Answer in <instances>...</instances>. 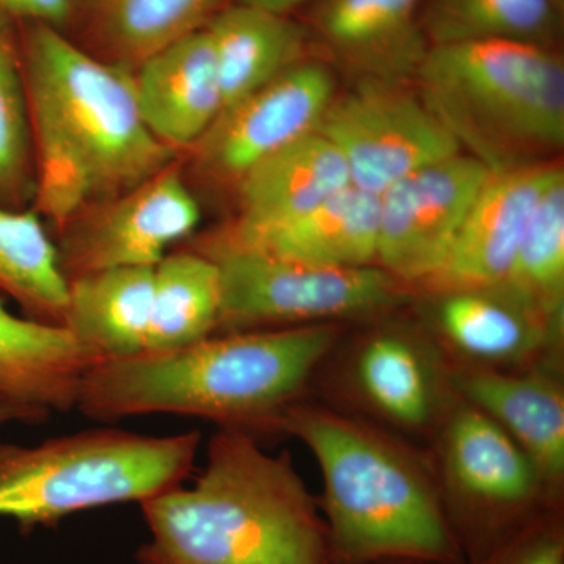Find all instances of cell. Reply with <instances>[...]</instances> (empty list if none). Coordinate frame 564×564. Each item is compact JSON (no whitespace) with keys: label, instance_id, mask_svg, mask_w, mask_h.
Masks as SVG:
<instances>
[{"label":"cell","instance_id":"obj_1","mask_svg":"<svg viewBox=\"0 0 564 564\" xmlns=\"http://www.w3.org/2000/svg\"><path fill=\"white\" fill-rule=\"evenodd\" d=\"M17 29L35 151L32 209L50 231L180 161L141 117L132 70L46 25Z\"/></svg>","mask_w":564,"mask_h":564},{"label":"cell","instance_id":"obj_2","mask_svg":"<svg viewBox=\"0 0 564 564\" xmlns=\"http://www.w3.org/2000/svg\"><path fill=\"white\" fill-rule=\"evenodd\" d=\"M339 332L332 323L212 334L174 350L102 359L76 408L96 422L148 414L202 417L221 429L276 430Z\"/></svg>","mask_w":564,"mask_h":564},{"label":"cell","instance_id":"obj_3","mask_svg":"<svg viewBox=\"0 0 564 564\" xmlns=\"http://www.w3.org/2000/svg\"><path fill=\"white\" fill-rule=\"evenodd\" d=\"M150 540L139 564H333L321 507L289 455L220 429L191 488L140 503Z\"/></svg>","mask_w":564,"mask_h":564},{"label":"cell","instance_id":"obj_4","mask_svg":"<svg viewBox=\"0 0 564 564\" xmlns=\"http://www.w3.org/2000/svg\"><path fill=\"white\" fill-rule=\"evenodd\" d=\"M276 430L302 441L321 467L333 564H466L443 494L402 445L347 415L296 402Z\"/></svg>","mask_w":564,"mask_h":564},{"label":"cell","instance_id":"obj_5","mask_svg":"<svg viewBox=\"0 0 564 564\" xmlns=\"http://www.w3.org/2000/svg\"><path fill=\"white\" fill-rule=\"evenodd\" d=\"M419 95L489 172L547 162L564 144V65L554 47L511 40L430 46Z\"/></svg>","mask_w":564,"mask_h":564},{"label":"cell","instance_id":"obj_6","mask_svg":"<svg viewBox=\"0 0 564 564\" xmlns=\"http://www.w3.org/2000/svg\"><path fill=\"white\" fill-rule=\"evenodd\" d=\"M199 444L198 432L147 436L117 429L39 445L2 443L0 518L33 529L93 508L144 502L184 484Z\"/></svg>","mask_w":564,"mask_h":564},{"label":"cell","instance_id":"obj_7","mask_svg":"<svg viewBox=\"0 0 564 564\" xmlns=\"http://www.w3.org/2000/svg\"><path fill=\"white\" fill-rule=\"evenodd\" d=\"M184 247L217 263L221 307L215 334L318 325L380 314L406 300L403 282L377 265L334 267L202 242Z\"/></svg>","mask_w":564,"mask_h":564},{"label":"cell","instance_id":"obj_8","mask_svg":"<svg viewBox=\"0 0 564 564\" xmlns=\"http://www.w3.org/2000/svg\"><path fill=\"white\" fill-rule=\"evenodd\" d=\"M444 466L452 491L445 511L466 564L484 558L549 511L538 507L545 485L530 456L473 404L448 421Z\"/></svg>","mask_w":564,"mask_h":564},{"label":"cell","instance_id":"obj_9","mask_svg":"<svg viewBox=\"0 0 564 564\" xmlns=\"http://www.w3.org/2000/svg\"><path fill=\"white\" fill-rule=\"evenodd\" d=\"M406 80L359 77L336 93L315 131L343 154L351 185L381 195L408 174L462 152Z\"/></svg>","mask_w":564,"mask_h":564},{"label":"cell","instance_id":"obj_10","mask_svg":"<svg viewBox=\"0 0 564 564\" xmlns=\"http://www.w3.org/2000/svg\"><path fill=\"white\" fill-rule=\"evenodd\" d=\"M337 93L326 63L304 61L221 111L181 155L185 180L207 191H232L258 163L314 132Z\"/></svg>","mask_w":564,"mask_h":564},{"label":"cell","instance_id":"obj_11","mask_svg":"<svg viewBox=\"0 0 564 564\" xmlns=\"http://www.w3.org/2000/svg\"><path fill=\"white\" fill-rule=\"evenodd\" d=\"M199 221L202 204L177 161L132 191L77 212L51 234L69 281L102 270L155 267L195 236Z\"/></svg>","mask_w":564,"mask_h":564},{"label":"cell","instance_id":"obj_12","mask_svg":"<svg viewBox=\"0 0 564 564\" xmlns=\"http://www.w3.org/2000/svg\"><path fill=\"white\" fill-rule=\"evenodd\" d=\"M489 173L462 151L381 193L375 265L404 285H425L447 259Z\"/></svg>","mask_w":564,"mask_h":564},{"label":"cell","instance_id":"obj_13","mask_svg":"<svg viewBox=\"0 0 564 564\" xmlns=\"http://www.w3.org/2000/svg\"><path fill=\"white\" fill-rule=\"evenodd\" d=\"M558 163L489 173L440 272L433 292L496 291L507 281L527 225Z\"/></svg>","mask_w":564,"mask_h":564},{"label":"cell","instance_id":"obj_14","mask_svg":"<svg viewBox=\"0 0 564 564\" xmlns=\"http://www.w3.org/2000/svg\"><path fill=\"white\" fill-rule=\"evenodd\" d=\"M132 77L148 129L180 159L203 139L225 107L217 55L206 28L144 58Z\"/></svg>","mask_w":564,"mask_h":564},{"label":"cell","instance_id":"obj_15","mask_svg":"<svg viewBox=\"0 0 564 564\" xmlns=\"http://www.w3.org/2000/svg\"><path fill=\"white\" fill-rule=\"evenodd\" d=\"M351 185L347 163L332 141L307 133L250 170L237 185V215L214 229L226 239H247L302 217Z\"/></svg>","mask_w":564,"mask_h":564},{"label":"cell","instance_id":"obj_16","mask_svg":"<svg viewBox=\"0 0 564 564\" xmlns=\"http://www.w3.org/2000/svg\"><path fill=\"white\" fill-rule=\"evenodd\" d=\"M423 0H318L313 32L356 76L408 80L429 51Z\"/></svg>","mask_w":564,"mask_h":564},{"label":"cell","instance_id":"obj_17","mask_svg":"<svg viewBox=\"0 0 564 564\" xmlns=\"http://www.w3.org/2000/svg\"><path fill=\"white\" fill-rule=\"evenodd\" d=\"M96 362L65 326L13 314L0 296V402L65 413Z\"/></svg>","mask_w":564,"mask_h":564},{"label":"cell","instance_id":"obj_18","mask_svg":"<svg viewBox=\"0 0 564 564\" xmlns=\"http://www.w3.org/2000/svg\"><path fill=\"white\" fill-rule=\"evenodd\" d=\"M380 195L348 185L295 220L247 239L215 232L202 242L261 251L278 258L322 265L367 267L377 262Z\"/></svg>","mask_w":564,"mask_h":564},{"label":"cell","instance_id":"obj_19","mask_svg":"<svg viewBox=\"0 0 564 564\" xmlns=\"http://www.w3.org/2000/svg\"><path fill=\"white\" fill-rule=\"evenodd\" d=\"M464 399L491 417L530 456L544 485L564 470V395L545 373L477 367L456 375Z\"/></svg>","mask_w":564,"mask_h":564},{"label":"cell","instance_id":"obj_20","mask_svg":"<svg viewBox=\"0 0 564 564\" xmlns=\"http://www.w3.org/2000/svg\"><path fill=\"white\" fill-rule=\"evenodd\" d=\"M154 267H122L68 281L65 326L99 361L147 348Z\"/></svg>","mask_w":564,"mask_h":564},{"label":"cell","instance_id":"obj_21","mask_svg":"<svg viewBox=\"0 0 564 564\" xmlns=\"http://www.w3.org/2000/svg\"><path fill=\"white\" fill-rule=\"evenodd\" d=\"M228 109L306 58L310 31L291 14L236 2L206 24Z\"/></svg>","mask_w":564,"mask_h":564},{"label":"cell","instance_id":"obj_22","mask_svg":"<svg viewBox=\"0 0 564 564\" xmlns=\"http://www.w3.org/2000/svg\"><path fill=\"white\" fill-rule=\"evenodd\" d=\"M223 0H87L80 21L85 47L104 62L133 70L174 41L202 31Z\"/></svg>","mask_w":564,"mask_h":564},{"label":"cell","instance_id":"obj_23","mask_svg":"<svg viewBox=\"0 0 564 564\" xmlns=\"http://www.w3.org/2000/svg\"><path fill=\"white\" fill-rule=\"evenodd\" d=\"M437 325L456 351L474 361L511 364L554 339L543 323L500 291L440 293Z\"/></svg>","mask_w":564,"mask_h":564},{"label":"cell","instance_id":"obj_24","mask_svg":"<svg viewBox=\"0 0 564 564\" xmlns=\"http://www.w3.org/2000/svg\"><path fill=\"white\" fill-rule=\"evenodd\" d=\"M221 280L217 263L180 245L154 267V295L147 348L174 350L217 332Z\"/></svg>","mask_w":564,"mask_h":564},{"label":"cell","instance_id":"obj_25","mask_svg":"<svg viewBox=\"0 0 564 564\" xmlns=\"http://www.w3.org/2000/svg\"><path fill=\"white\" fill-rule=\"evenodd\" d=\"M0 295L46 325L65 323L68 281L46 223L33 209L0 207Z\"/></svg>","mask_w":564,"mask_h":564},{"label":"cell","instance_id":"obj_26","mask_svg":"<svg viewBox=\"0 0 564 564\" xmlns=\"http://www.w3.org/2000/svg\"><path fill=\"white\" fill-rule=\"evenodd\" d=\"M558 337L564 307V173L562 166L534 207L502 288Z\"/></svg>","mask_w":564,"mask_h":564},{"label":"cell","instance_id":"obj_27","mask_svg":"<svg viewBox=\"0 0 564 564\" xmlns=\"http://www.w3.org/2000/svg\"><path fill=\"white\" fill-rule=\"evenodd\" d=\"M355 375L367 402L389 421L421 429L432 419L433 369L422 348L404 334L370 337L358 352Z\"/></svg>","mask_w":564,"mask_h":564},{"label":"cell","instance_id":"obj_28","mask_svg":"<svg viewBox=\"0 0 564 564\" xmlns=\"http://www.w3.org/2000/svg\"><path fill=\"white\" fill-rule=\"evenodd\" d=\"M555 0H423L421 29L429 46L511 40L554 46Z\"/></svg>","mask_w":564,"mask_h":564},{"label":"cell","instance_id":"obj_29","mask_svg":"<svg viewBox=\"0 0 564 564\" xmlns=\"http://www.w3.org/2000/svg\"><path fill=\"white\" fill-rule=\"evenodd\" d=\"M35 195V151L17 22L0 13V207L32 209Z\"/></svg>","mask_w":564,"mask_h":564},{"label":"cell","instance_id":"obj_30","mask_svg":"<svg viewBox=\"0 0 564 564\" xmlns=\"http://www.w3.org/2000/svg\"><path fill=\"white\" fill-rule=\"evenodd\" d=\"M469 564H564V529L558 510L544 511L513 536Z\"/></svg>","mask_w":564,"mask_h":564},{"label":"cell","instance_id":"obj_31","mask_svg":"<svg viewBox=\"0 0 564 564\" xmlns=\"http://www.w3.org/2000/svg\"><path fill=\"white\" fill-rule=\"evenodd\" d=\"M87 0H0V13L17 24H41L65 33L80 21Z\"/></svg>","mask_w":564,"mask_h":564},{"label":"cell","instance_id":"obj_32","mask_svg":"<svg viewBox=\"0 0 564 564\" xmlns=\"http://www.w3.org/2000/svg\"><path fill=\"white\" fill-rule=\"evenodd\" d=\"M44 411L35 408L21 406V404L0 402V429L10 423H33L47 417Z\"/></svg>","mask_w":564,"mask_h":564},{"label":"cell","instance_id":"obj_33","mask_svg":"<svg viewBox=\"0 0 564 564\" xmlns=\"http://www.w3.org/2000/svg\"><path fill=\"white\" fill-rule=\"evenodd\" d=\"M237 2L274 11V13L291 14L293 10L307 6L311 2H318V0H237Z\"/></svg>","mask_w":564,"mask_h":564},{"label":"cell","instance_id":"obj_34","mask_svg":"<svg viewBox=\"0 0 564 564\" xmlns=\"http://www.w3.org/2000/svg\"><path fill=\"white\" fill-rule=\"evenodd\" d=\"M369 564H433V563L413 562V560H388V562H378V563H369Z\"/></svg>","mask_w":564,"mask_h":564},{"label":"cell","instance_id":"obj_35","mask_svg":"<svg viewBox=\"0 0 564 564\" xmlns=\"http://www.w3.org/2000/svg\"><path fill=\"white\" fill-rule=\"evenodd\" d=\"M555 2H556V6H558V7H560V9H562V10H563V3H564V0H555Z\"/></svg>","mask_w":564,"mask_h":564}]
</instances>
